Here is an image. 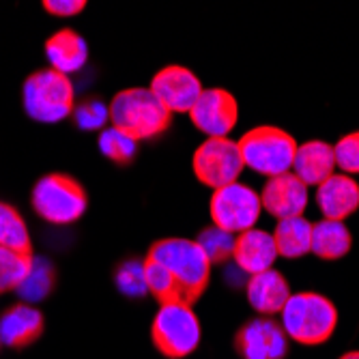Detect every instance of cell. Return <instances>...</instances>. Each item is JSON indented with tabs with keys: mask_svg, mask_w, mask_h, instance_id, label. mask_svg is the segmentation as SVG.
<instances>
[{
	"mask_svg": "<svg viewBox=\"0 0 359 359\" xmlns=\"http://www.w3.org/2000/svg\"><path fill=\"white\" fill-rule=\"evenodd\" d=\"M353 237L344 222L320 219L312 224V252L323 260H340L351 252Z\"/></svg>",
	"mask_w": 359,
	"mask_h": 359,
	"instance_id": "cell-21",
	"label": "cell"
},
{
	"mask_svg": "<svg viewBox=\"0 0 359 359\" xmlns=\"http://www.w3.org/2000/svg\"><path fill=\"white\" fill-rule=\"evenodd\" d=\"M276 258H278V250L271 233L260 231V228H252V231L237 235L233 260L243 273L256 276L269 271L276 265Z\"/></svg>",
	"mask_w": 359,
	"mask_h": 359,
	"instance_id": "cell-15",
	"label": "cell"
},
{
	"mask_svg": "<svg viewBox=\"0 0 359 359\" xmlns=\"http://www.w3.org/2000/svg\"><path fill=\"white\" fill-rule=\"evenodd\" d=\"M278 256L302 258L312 252V222L304 215L280 219L271 233Z\"/></svg>",
	"mask_w": 359,
	"mask_h": 359,
	"instance_id": "cell-20",
	"label": "cell"
},
{
	"mask_svg": "<svg viewBox=\"0 0 359 359\" xmlns=\"http://www.w3.org/2000/svg\"><path fill=\"white\" fill-rule=\"evenodd\" d=\"M144 280H147V288L149 292L159 299V304H168V302H183L181 299V290L175 282V278L170 276V271L159 265L153 258H144Z\"/></svg>",
	"mask_w": 359,
	"mask_h": 359,
	"instance_id": "cell-24",
	"label": "cell"
},
{
	"mask_svg": "<svg viewBox=\"0 0 359 359\" xmlns=\"http://www.w3.org/2000/svg\"><path fill=\"white\" fill-rule=\"evenodd\" d=\"M100 151L114 164H129L138 153V142L121 134L114 127H106L100 134Z\"/></svg>",
	"mask_w": 359,
	"mask_h": 359,
	"instance_id": "cell-28",
	"label": "cell"
},
{
	"mask_svg": "<svg viewBox=\"0 0 359 359\" xmlns=\"http://www.w3.org/2000/svg\"><path fill=\"white\" fill-rule=\"evenodd\" d=\"M116 288L129 299H142L149 295L147 280H144V260H125L116 267L114 273Z\"/></svg>",
	"mask_w": 359,
	"mask_h": 359,
	"instance_id": "cell-26",
	"label": "cell"
},
{
	"mask_svg": "<svg viewBox=\"0 0 359 359\" xmlns=\"http://www.w3.org/2000/svg\"><path fill=\"white\" fill-rule=\"evenodd\" d=\"M43 334V314L28 304L11 306L0 316V342L11 348H24Z\"/></svg>",
	"mask_w": 359,
	"mask_h": 359,
	"instance_id": "cell-18",
	"label": "cell"
},
{
	"mask_svg": "<svg viewBox=\"0 0 359 359\" xmlns=\"http://www.w3.org/2000/svg\"><path fill=\"white\" fill-rule=\"evenodd\" d=\"M263 213L260 194L245 183H231L219 187L211 196V219L213 226L231 235H241L252 231Z\"/></svg>",
	"mask_w": 359,
	"mask_h": 359,
	"instance_id": "cell-8",
	"label": "cell"
},
{
	"mask_svg": "<svg viewBox=\"0 0 359 359\" xmlns=\"http://www.w3.org/2000/svg\"><path fill=\"white\" fill-rule=\"evenodd\" d=\"M86 191L74 177L46 175L32 187V209L50 224H74L86 213Z\"/></svg>",
	"mask_w": 359,
	"mask_h": 359,
	"instance_id": "cell-7",
	"label": "cell"
},
{
	"mask_svg": "<svg viewBox=\"0 0 359 359\" xmlns=\"http://www.w3.org/2000/svg\"><path fill=\"white\" fill-rule=\"evenodd\" d=\"M149 90L170 114L172 112L185 114L198 102V97L205 88L194 72L179 67V65H170V67L161 69L153 76Z\"/></svg>",
	"mask_w": 359,
	"mask_h": 359,
	"instance_id": "cell-12",
	"label": "cell"
},
{
	"mask_svg": "<svg viewBox=\"0 0 359 359\" xmlns=\"http://www.w3.org/2000/svg\"><path fill=\"white\" fill-rule=\"evenodd\" d=\"M108 108L112 127L136 142L164 134L172 118L149 88H125L114 95Z\"/></svg>",
	"mask_w": 359,
	"mask_h": 359,
	"instance_id": "cell-3",
	"label": "cell"
},
{
	"mask_svg": "<svg viewBox=\"0 0 359 359\" xmlns=\"http://www.w3.org/2000/svg\"><path fill=\"white\" fill-rule=\"evenodd\" d=\"M191 123L207 138H228L239 121V104L224 88H207L189 110Z\"/></svg>",
	"mask_w": 359,
	"mask_h": 359,
	"instance_id": "cell-10",
	"label": "cell"
},
{
	"mask_svg": "<svg viewBox=\"0 0 359 359\" xmlns=\"http://www.w3.org/2000/svg\"><path fill=\"white\" fill-rule=\"evenodd\" d=\"M336 155V168L342 170V175H359V132L342 136L334 144Z\"/></svg>",
	"mask_w": 359,
	"mask_h": 359,
	"instance_id": "cell-30",
	"label": "cell"
},
{
	"mask_svg": "<svg viewBox=\"0 0 359 359\" xmlns=\"http://www.w3.org/2000/svg\"><path fill=\"white\" fill-rule=\"evenodd\" d=\"M235 346L241 359H284L288 336L271 316H256L237 332Z\"/></svg>",
	"mask_w": 359,
	"mask_h": 359,
	"instance_id": "cell-11",
	"label": "cell"
},
{
	"mask_svg": "<svg viewBox=\"0 0 359 359\" xmlns=\"http://www.w3.org/2000/svg\"><path fill=\"white\" fill-rule=\"evenodd\" d=\"M74 121L84 132H104V127L110 121V108L100 100L82 102L78 108H74Z\"/></svg>",
	"mask_w": 359,
	"mask_h": 359,
	"instance_id": "cell-29",
	"label": "cell"
},
{
	"mask_svg": "<svg viewBox=\"0 0 359 359\" xmlns=\"http://www.w3.org/2000/svg\"><path fill=\"white\" fill-rule=\"evenodd\" d=\"M316 205L325 219L344 222L359 209V183L348 175H332L316 187Z\"/></svg>",
	"mask_w": 359,
	"mask_h": 359,
	"instance_id": "cell-14",
	"label": "cell"
},
{
	"mask_svg": "<svg viewBox=\"0 0 359 359\" xmlns=\"http://www.w3.org/2000/svg\"><path fill=\"white\" fill-rule=\"evenodd\" d=\"M147 256L170 271L185 304L191 306L207 290L211 280V260L196 241L179 237L159 239L151 245Z\"/></svg>",
	"mask_w": 359,
	"mask_h": 359,
	"instance_id": "cell-1",
	"label": "cell"
},
{
	"mask_svg": "<svg viewBox=\"0 0 359 359\" xmlns=\"http://www.w3.org/2000/svg\"><path fill=\"white\" fill-rule=\"evenodd\" d=\"M32 254H18L13 250L0 248V292L15 290L28 273Z\"/></svg>",
	"mask_w": 359,
	"mask_h": 359,
	"instance_id": "cell-27",
	"label": "cell"
},
{
	"mask_svg": "<svg viewBox=\"0 0 359 359\" xmlns=\"http://www.w3.org/2000/svg\"><path fill=\"white\" fill-rule=\"evenodd\" d=\"M201 320L185 302L161 304L153 325L151 338L157 351L168 359H183L201 344Z\"/></svg>",
	"mask_w": 359,
	"mask_h": 359,
	"instance_id": "cell-5",
	"label": "cell"
},
{
	"mask_svg": "<svg viewBox=\"0 0 359 359\" xmlns=\"http://www.w3.org/2000/svg\"><path fill=\"white\" fill-rule=\"evenodd\" d=\"M194 175L213 191L237 183L245 164L239 144L231 138H207L194 153Z\"/></svg>",
	"mask_w": 359,
	"mask_h": 359,
	"instance_id": "cell-9",
	"label": "cell"
},
{
	"mask_svg": "<svg viewBox=\"0 0 359 359\" xmlns=\"http://www.w3.org/2000/svg\"><path fill=\"white\" fill-rule=\"evenodd\" d=\"M0 248L13 250L18 254H32V243L24 217L11 205L0 203Z\"/></svg>",
	"mask_w": 359,
	"mask_h": 359,
	"instance_id": "cell-23",
	"label": "cell"
},
{
	"mask_svg": "<svg viewBox=\"0 0 359 359\" xmlns=\"http://www.w3.org/2000/svg\"><path fill=\"white\" fill-rule=\"evenodd\" d=\"M292 175L299 181L310 185H320L332 175H336V155L334 144L323 140H308L297 147L295 161H292Z\"/></svg>",
	"mask_w": 359,
	"mask_h": 359,
	"instance_id": "cell-16",
	"label": "cell"
},
{
	"mask_svg": "<svg viewBox=\"0 0 359 359\" xmlns=\"http://www.w3.org/2000/svg\"><path fill=\"white\" fill-rule=\"evenodd\" d=\"M235 239H237L235 235L222 231V228L209 226V228H203L198 239H196V243L203 248V252L211 260V265H224V263H228V260L233 258Z\"/></svg>",
	"mask_w": 359,
	"mask_h": 359,
	"instance_id": "cell-25",
	"label": "cell"
},
{
	"mask_svg": "<svg viewBox=\"0 0 359 359\" xmlns=\"http://www.w3.org/2000/svg\"><path fill=\"white\" fill-rule=\"evenodd\" d=\"M24 110L37 123H60L74 112V84L54 69L30 74L24 82Z\"/></svg>",
	"mask_w": 359,
	"mask_h": 359,
	"instance_id": "cell-6",
	"label": "cell"
},
{
	"mask_svg": "<svg viewBox=\"0 0 359 359\" xmlns=\"http://www.w3.org/2000/svg\"><path fill=\"white\" fill-rule=\"evenodd\" d=\"M46 56L50 60V69L69 78L86 65L88 46L84 37H80L76 30L62 28L46 41Z\"/></svg>",
	"mask_w": 359,
	"mask_h": 359,
	"instance_id": "cell-19",
	"label": "cell"
},
{
	"mask_svg": "<svg viewBox=\"0 0 359 359\" xmlns=\"http://www.w3.org/2000/svg\"><path fill=\"white\" fill-rule=\"evenodd\" d=\"M54 288V267L48 263L41 256H32L28 273L24 276V280L20 282V286L15 288L18 295L24 302H41L50 295V290Z\"/></svg>",
	"mask_w": 359,
	"mask_h": 359,
	"instance_id": "cell-22",
	"label": "cell"
},
{
	"mask_svg": "<svg viewBox=\"0 0 359 359\" xmlns=\"http://www.w3.org/2000/svg\"><path fill=\"white\" fill-rule=\"evenodd\" d=\"M340 359H359V351H348V353H344Z\"/></svg>",
	"mask_w": 359,
	"mask_h": 359,
	"instance_id": "cell-32",
	"label": "cell"
},
{
	"mask_svg": "<svg viewBox=\"0 0 359 359\" xmlns=\"http://www.w3.org/2000/svg\"><path fill=\"white\" fill-rule=\"evenodd\" d=\"M43 7L52 15L72 18V15H78L86 7V3H84V0H46Z\"/></svg>",
	"mask_w": 359,
	"mask_h": 359,
	"instance_id": "cell-31",
	"label": "cell"
},
{
	"mask_svg": "<svg viewBox=\"0 0 359 359\" xmlns=\"http://www.w3.org/2000/svg\"><path fill=\"white\" fill-rule=\"evenodd\" d=\"M245 292H248L250 306L260 316L280 314L290 297V288H288L286 278L276 269L250 276V280L245 284Z\"/></svg>",
	"mask_w": 359,
	"mask_h": 359,
	"instance_id": "cell-17",
	"label": "cell"
},
{
	"mask_svg": "<svg viewBox=\"0 0 359 359\" xmlns=\"http://www.w3.org/2000/svg\"><path fill=\"white\" fill-rule=\"evenodd\" d=\"M308 201H310L308 185L299 181L292 172L267 179L263 191H260L263 211L273 215L278 222L304 215Z\"/></svg>",
	"mask_w": 359,
	"mask_h": 359,
	"instance_id": "cell-13",
	"label": "cell"
},
{
	"mask_svg": "<svg viewBox=\"0 0 359 359\" xmlns=\"http://www.w3.org/2000/svg\"><path fill=\"white\" fill-rule=\"evenodd\" d=\"M245 168L263 175L267 179L280 177L292 170L297 153V140L282 127L260 125L241 136L237 142Z\"/></svg>",
	"mask_w": 359,
	"mask_h": 359,
	"instance_id": "cell-4",
	"label": "cell"
},
{
	"mask_svg": "<svg viewBox=\"0 0 359 359\" xmlns=\"http://www.w3.org/2000/svg\"><path fill=\"white\" fill-rule=\"evenodd\" d=\"M288 340L306 346L327 342L338 327V310L332 299L318 292H295L280 312Z\"/></svg>",
	"mask_w": 359,
	"mask_h": 359,
	"instance_id": "cell-2",
	"label": "cell"
}]
</instances>
